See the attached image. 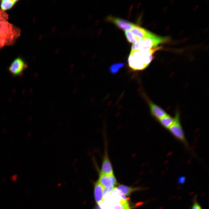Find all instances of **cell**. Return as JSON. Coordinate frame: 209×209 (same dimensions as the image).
<instances>
[{
  "instance_id": "cell-14",
  "label": "cell",
  "mask_w": 209,
  "mask_h": 209,
  "mask_svg": "<svg viewBox=\"0 0 209 209\" xmlns=\"http://www.w3.org/2000/svg\"><path fill=\"white\" fill-rule=\"evenodd\" d=\"M116 188L121 192L125 196L129 195L132 192L137 190L136 189L132 188L124 185H120L116 187Z\"/></svg>"
},
{
  "instance_id": "cell-6",
  "label": "cell",
  "mask_w": 209,
  "mask_h": 209,
  "mask_svg": "<svg viewBox=\"0 0 209 209\" xmlns=\"http://www.w3.org/2000/svg\"><path fill=\"white\" fill-rule=\"evenodd\" d=\"M27 67V64L21 58H17L12 62L9 67L10 73L14 76L21 75Z\"/></svg>"
},
{
  "instance_id": "cell-3",
  "label": "cell",
  "mask_w": 209,
  "mask_h": 209,
  "mask_svg": "<svg viewBox=\"0 0 209 209\" xmlns=\"http://www.w3.org/2000/svg\"><path fill=\"white\" fill-rule=\"evenodd\" d=\"M167 40V37L158 36L149 32L140 42L132 45L131 51H149L157 47L158 44L165 42Z\"/></svg>"
},
{
  "instance_id": "cell-5",
  "label": "cell",
  "mask_w": 209,
  "mask_h": 209,
  "mask_svg": "<svg viewBox=\"0 0 209 209\" xmlns=\"http://www.w3.org/2000/svg\"><path fill=\"white\" fill-rule=\"evenodd\" d=\"M107 142L105 141L103 155L101 163V169L99 173L104 175H109L113 174L112 165L110 161L108 148Z\"/></svg>"
},
{
  "instance_id": "cell-15",
  "label": "cell",
  "mask_w": 209,
  "mask_h": 209,
  "mask_svg": "<svg viewBox=\"0 0 209 209\" xmlns=\"http://www.w3.org/2000/svg\"><path fill=\"white\" fill-rule=\"evenodd\" d=\"M125 34L128 42L133 44L137 43L141 40L133 34L130 31H125Z\"/></svg>"
},
{
  "instance_id": "cell-19",
  "label": "cell",
  "mask_w": 209,
  "mask_h": 209,
  "mask_svg": "<svg viewBox=\"0 0 209 209\" xmlns=\"http://www.w3.org/2000/svg\"><path fill=\"white\" fill-rule=\"evenodd\" d=\"M186 181V177L184 176H181L179 177L177 180L178 183L180 184H183Z\"/></svg>"
},
{
  "instance_id": "cell-13",
  "label": "cell",
  "mask_w": 209,
  "mask_h": 209,
  "mask_svg": "<svg viewBox=\"0 0 209 209\" xmlns=\"http://www.w3.org/2000/svg\"><path fill=\"white\" fill-rule=\"evenodd\" d=\"M18 0H3L1 4V8L3 10H6L10 9Z\"/></svg>"
},
{
  "instance_id": "cell-1",
  "label": "cell",
  "mask_w": 209,
  "mask_h": 209,
  "mask_svg": "<svg viewBox=\"0 0 209 209\" xmlns=\"http://www.w3.org/2000/svg\"><path fill=\"white\" fill-rule=\"evenodd\" d=\"M160 48L157 47L147 51H131L128 60L129 67L134 71L144 70L153 60L154 53Z\"/></svg>"
},
{
  "instance_id": "cell-11",
  "label": "cell",
  "mask_w": 209,
  "mask_h": 209,
  "mask_svg": "<svg viewBox=\"0 0 209 209\" xmlns=\"http://www.w3.org/2000/svg\"><path fill=\"white\" fill-rule=\"evenodd\" d=\"M130 31L133 34L140 39L146 36L150 32L146 29L135 24Z\"/></svg>"
},
{
  "instance_id": "cell-8",
  "label": "cell",
  "mask_w": 209,
  "mask_h": 209,
  "mask_svg": "<svg viewBox=\"0 0 209 209\" xmlns=\"http://www.w3.org/2000/svg\"><path fill=\"white\" fill-rule=\"evenodd\" d=\"M149 107L152 115L158 120L166 115L167 113L158 105L151 101L147 97L145 96Z\"/></svg>"
},
{
  "instance_id": "cell-12",
  "label": "cell",
  "mask_w": 209,
  "mask_h": 209,
  "mask_svg": "<svg viewBox=\"0 0 209 209\" xmlns=\"http://www.w3.org/2000/svg\"><path fill=\"white\" fill-rule=\"evenodd\" d=\"M174 120V118L168 114L158 120L161 125L167 129L172 125Z\"/></svg>"
},
{
  "instance_id": "cell-18",
  "label": "cell",
  "mask_w": 209,
  "mask_h": 209,
  "mask_svg": "<svg viewBox=\"0 0 209 209\" xmlns=\"http://www.w3.org/2000/svg\"><path fill=\"white\" fill-rule=\"evenodd\" d=\"M8 15L5 12L0 10V21H7Z\"/></svg>"
},
{
  "instance_id": "cell-9",
  "label": "cell",
  "mask_w": 209,
  "mask_h": 209,
  "mask_svg": "<svg viewBox=\"0 0 209 209\" xmlns=\"http://www.w3.org/2000/svg\"><path fill=\"white\" fill-rule=\"evenodd\" d=\"M98 180L104 187L107 188L114 187L117 183L116 179L113 174L104 175L99 173Z\"/></svg>"
},
{
  "instance_id": "cell-2",
  "label": "cell",
  "mask_w": 209,
  "mask_h": 209,
  "mask_svg": "<svg viewBox=\"0 0 209 209\" xmlns=\"http://www.w3.org/2000/svg\"><path fill=\"white\" fill-rule=\"evenodd\" d=\"M20 33L19 28L7 21H0V41L3 46L13 44Z\"/></svg>"
},
{
  "instance_id": "cell-10",
  "label": "cell",
  "mask_w": 209,
  "mask_h": 209,
  "mask_svg": "<svg viewBox=\"0 0 209 209\" xmlns=\"http://www.w3.org/2000/svg\"><path fill=\"white\" fill-rule=\"evenodd\" d=\"M104 187L98 180L95 183L94 196L95 201L98 204L103 200V191Z\"/></svg>"
},
{
  "instance_id": "cell-4",
  "label": "cell",
  "mask_w": 209,
  "mask_h": 209,
  "mask_svg": "<svg viewBox=\"0 0 209 209\" xmlns=\"http://www.w3.org/2000/svg\"><path fill=\"white\" fill-rule=\"evenodd\" d=\"M174 119L173 124L168 130L175 138L181 142L186 148L189 149L190 147L186 139L180 122V114L178 111H177L176 112Z\"/></svg>"
},
{
  "instance_id": "cell-7",
  "label": "cell",
  "mask_w": 209,
  "mask_h": 209,
  "mask_svg": "<svg viewBox=\"0 0 209 209\" xmlns=\"http://www.w3.org/2000/svg\"><path fill=\"white\" fill-rule=\"evenodd\" d=\"M107 21L114 24L118 28L125 31L130 30L134 25V24L125 19L112 16L107 17Z\"/></svg>"
},
{
  "instance_id": "cell-17",
  "label": "cell",
  "mask_w": 209,
  "mask_h": 209,
  "mask_svg": "<svg viewBox=\"0 0 209 209\" xmlns=\"http://www.w3.org/2000/svg\"><path fill=\"white\" fill-rule=\"evenodd\" d=\"M191 209H202L197 200V195H195L193 199V204Z\"/></svg>"
},
{
  "instance_id": "cell-16",
  "label": "cell",
  "mask_w": 209,
  "mask_h": 209,
  "mask_svg": "<svg viewBox=\"0 0 209 209\" xmlns=\"http://www.w3.org/2000/svg\"><path fill=\"white\" fill-rule=\"evenodd\" d=\"M125 64V62L113 64L110 67L109 71L112 74H115L123 67Z\"/></svg>"
}]
</instances>
